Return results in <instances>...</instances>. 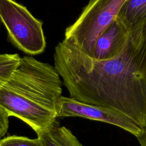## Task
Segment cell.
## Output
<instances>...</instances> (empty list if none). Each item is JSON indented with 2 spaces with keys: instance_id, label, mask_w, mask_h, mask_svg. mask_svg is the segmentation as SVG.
<instances>
[{
  "instance_id": "1",
  "label": "cell",
  "mask_w": 146,
  "mask_h": 146,
  "mask_svg": "<svg viewBox=\"0 0 146 146\" xmlns=\"http://www.w3.org/2000/svg\"><path fill=\"white\" fill-rule=\"evenodd\" d=\"M54 59L71 98L117 111L146 127V21L130 31L125 46L112 58L95 59L63 40Z\"/></svg>"
},
{
  "instance_id": "2",
  "label": "cell",
  "mask_w": 146,
  "mask_h": 146,
  "mask_svg": "<svg viewBox=\"0 0 146 146\" xmlns=\"http://www.w3.org/2000/svg\"><path fill=\"white\" fill-rule=\"evenodd\" d=\"M62 84L54 66L25 56L0 90V107L36 133L43 131L58 117Z\"/></svg>"
},
{
  "instance_id": "3",
  "label": "cell",
  "mask_w": 146,
  "mask_h": 146,
  "mask_svg": "<svg viewBox=\"0 0 146 146\" xmlns=\"http://www.w3.org/2000/svg\"><path fill=\"white\" fill-rule=\"evenodd\" d=\"M126 0H90L77 19L68 26L64 40L89 56L96 39L115 20Z\"/></svg>"
},
{
  "instance_id": "4",
  "label": "cell",
  "mask_w": 146,
  "mask_h": 146,
  "mask_svg": "<svg viewBox=\"0 0 146 146\" xmlns=\"http://www.w3.org/2000/svg\"><path fill=\"white\" fill-rule=\"evenodd\" d=\"M0 21L7 30L8 40L15 47L29 55L44 52L46 42L43 22L25 6L14 0H0Z\"/></svg>"
},
{
  "instance_id": "5",
  "label": "cell",
  "mask_w": 146,
  "mask_h": 146,
  "mask_svg": "<svg viewBox=\"0 0 146 146\" xmlns=\"http://www.w3.org/2000/svg\"><path fill=\"white\" fill-rule=\"evenodd\" d=\"M57 116L80 117L117 126L137 137L143 128L126 115L112 109L88 104L72 98L60 96L56 106Z\"/></svg>"
},
{
  "instance_id": "6",
  "label": "cell",
  "mask_w": 146,
  "mask_h": 146,
  "mask_svg": "<svg viewBox=\"0 0 146 146\" xmlns=\"http://www.w3.org/2000/svg\"><path fill=\"white\" fill-rule=\"evenodd\" d=\"M129 35L130 31L116 18L96 39L91 57L106 60L115 56L125 46Z\"/></svg>"
},
{
  "instance_id": "7",
  "label": "cell",
  "mask_w": 146,
  "mask_h": 146,
  "mask_svg": "<svg viewBox=\"0 0 146 146\" xmlns=\"http://www.w3.org/2000/svg\"><path fill=\"white\" fill-rule=\"evenodd\" d=\"M36 133L43 146H83L69 129L60 126L56 120Z\"/></svg>"
},
{
  "instance_id": "8",
  "label": "cell",
  "mask_w": 146,
  "mask_h": 146,
  "mask_svg": "<svg viewBox=\"0 0 146 146\" xmlns=\"http://www.w3.org/2000/svg\"><path fill=\"white\" fill-rule=\"evenodd\" d=\"M132 31L146 21V0H126L116 17Z\"/></svg>"
},
{
  "instance_id": "9",
  "label": "cell",
  "mask_w": 146,
  "mask_h": 146,
  "mask_svg": "<svg viewBox=\"0 0 146 146\" xmlns=\"http://www.w3.org/2000/svg\"><path fill=\"white\" fill-rule=\"evenodd\" d=\"M21 59L18 54H0V90L10 78Z\"/></svg>"
},
{
  "instance_id": "10",
  "label": "cell",
  "mask_w": 146,
  "mask_h": 146,
  "mask_svg": "<svg viewBox=\"0 0 146 146\" xmlns=\"http://www.w3.org/2000/svg\"><path fill=\"white\" fill-rule=\"evenodd\" d=\"M0 146H43L40 140L17 135L9 136L0 140Z\"/></svg>"
},
{
  "instance_id": "11",
  "label": "cell",
  "mask_w": 146,
  "mask_h": 146,
  "mask_svg": "<svg viewBox=\"0 0 146 146\" xmlns=\"http://www.w3.org/2000/svg\"><path fill=\"white\" fill-rule=\"evenodd\" d=\"M9 115L0 107V140L4 137L9 128Z\"/></svg>"
},
{
  "instance_id": "12",
  "label": "cell",
  "mask_w": 146,
  "mask_h": 146,
  "mask_svg": "<svg viewBox=\"0 0 146 146\" xmlns=\"http://www.w3.org/2000/svg\"><path fill=\"white\" fill-rule=\"evenodd\" d=\"M136 138L141 146H146V127L143 129L140 135Z\"/></svg>"
},
{
  "instance_id": "13",
  "label": "cell",
  "mask_w": 146,
  "mask_h": 146,
  "mask_svg": "<svg viewBox=\"0 0 146 146\" xmlns=\"http://www.w3.org/2000/svg\"><path fill=\"white\" fill-rule=\"evenodd\" d=\"M1 21H0V28H1Z\"/></svg>"
}]
</instances>
